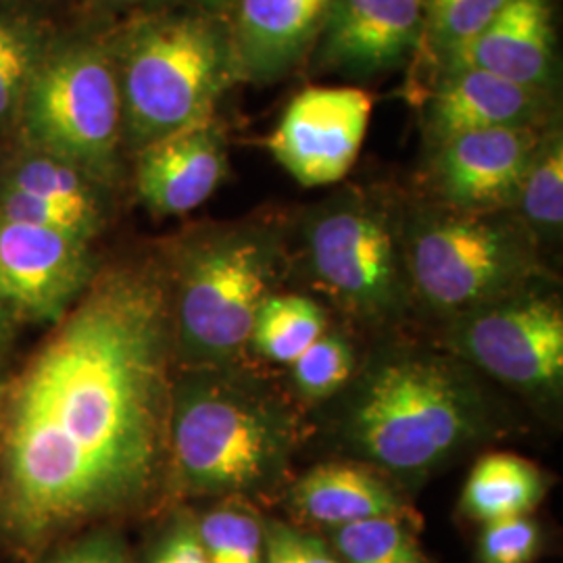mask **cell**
Masks as SVG:
<instances>
[{"label": "cell", "mask_w": 563, "mask_h": 563, "mask_svg": "<svg viewBox=\"0 0 563 563\" xmlns=\"http://www.w3.org/2000/svg\"><path fill=\"white\" fill-rule=\"evenodd\" d=\"M284 232L267 222L202 228L176 246L169 292L174 353L188 369H223L244 353L284 262Z\"/></svg>", "instance_id": "cell-4"}, {"label": "cell", "mask_w": 563, "mask_h": 563, "mask_svg": "<svg viewBox=\"0 0 563 563\" xmlns=\"http://www.w3.org/2000/svg\"><path fill=\"white\" fill-rule=\"evenodd\" d=\"M541 549V528L530 516L484 523L481 563H532Z\"/></svg>", "instance_id": "cell-29"}, {"label": "cell", "mask_w": 563, "mask_h": 563, "mask_svg": "<svg viewBox=\"0 0 563 563\" xmlns=\"http://www.w3.org/2000/svg\"><path fill=\"white\" fill-rule=\"evenodd\" d=\"M325 330V313L313 299L272 292L255 316L249 346L267 362L290 365Z\"/></svg>", "instance_id": "cell-22"}, {"label": "cell", "mask_w": 563, "mask_h": 563, "mask_svg": "<svg viewBox=\"0 0 563 563\" xmlns=\"http://www.w3.org/2000/svg\"><path fill=\"white\" fill-rule=\"evenodd\" d=\"M263 537L265 563H344L330 544L295 526L267 522Z\"/></svg>", "instance_id": "cell-30"}, {"label": "cell", "mask_w": 563, "mask_h": 563, "mask_svg": "<svg viewBox=\"0 0 563 563\" xmlns=\"http://www.w3.org/2000/svg\"><path fill=\"white\" fill-rule=\"evenodd\" d=\"M44 563H130V555L118 534L99 530L63 547Z\"/></svg>", "instance_id": "cell-31"}, {"label": "cell", "mask_w": 563, "mask_h": 563, "mask_svg": "<svg viewBox=\"0 0 563 563\" xmlns=\"http://www.w3.org/2000/svg\"><path fill=\"white\" fill-rule=\"evenodd\" d=\"M0 402H2V384H0Z\"/></svg>", "instance_id": "cell-36"}, {"label": "cell", "mask_w": 563, "mask_h": 563, "mask_svg": "<svg viewBox=\"0 0 563 563\" xmlns=\"http://www.w3.org/2000/svg\"><path fill=\"white\" fill-rule=\"evenodd\" d=\"M422 46V0H332L309 57L318 74L376 78L413 67Z\"/></svg>", "instance_id": "cell-13"}, {"label": "cell", "mask_w": 563, "mask_h": 563, "mask_svg": "<svg viewBox=\"0 0 563 563\" xmlns=\"http://www.w3.org/2000/svg\"><path fill=\"white\" fill-rule=\"evenodd\" d=\"M13 313L0 302V349L4 346V342L9 339V325H11Z\"/></svg>", "instance_id": "cell-35"}, {"label": "cell", "mask_w": 563, "mask_h": 563, "mask_svg": "<svg viewBox=\"0 0 563 563\" xmlns=\"http://www.w3.org/2000/svg\"><path fill=\"white\" fill-rule=\"evenodd\" d=\"M532 239L555 244L563 230V125L562 113L549 121L523 174L518 201L511 209Z\"/></svg>", "instance_id": "cell-20"}, {"label": "cell", "mask_w": 563, "mask_h": 563, "mask_svg": "<svg viewBox=\"0 0 563 563\" xmlns=\"http://www.w3.org/2000/svg\"><path fill=\"white\" fill-rule=\"evenodd\" d=\"M292 383L307 399H325L353 378L355 355L341 332H323L305 353L290 363Z\"/></svg>", "instance_id": "cell-27"}, {"label": "cell", "mask_w": 563, "mask_h": 563, "mask_svg": "<svg viewBox=\"0 0 563 563\" xmlns=\"http://www.w3.org/2000/svg\"><path fill=\"white\" fill-rule=\"evenodd\" d=\"M0 186L20 190L32 197H41L46 201L57 202L63 207L104 220V205L101 197L104 186L95 178H90L74 163L42 153L36 148H27L23 155L11 163Z\"/></svg>", "instance_id": "cell-23"}, {"label": "cell", "mask_w": 563, "mask_h": 563, "mask_svg": "<svg viewBox=\"0 0 563 563\" xmlns=\"http://www.w3.org/2000/svg\"><path fill=\"white\" fill-rule=\"evenodd\" d=\"M544 125L467 132L426 151L432 202L465 213L511 211Z\"/></svg>", "instance_id": "cell-11"}, {"label": "cell", "mask_w": 563, "mask_h": 563, "mask_svg": "<svg viewBox=\"0 0 563 563\" xmlns=\"http://www.w3.org/2000/svg\"><path fill=\"white\" fill-rule=\"evenodd\" d=\"M18 120L27 148L74 163L102 186L118 180L123 121L107 36H55Z\"/></svg>", "instance_id": "cell-8"}, {"label": "cell", "mask_w": 563, "mask_h": 563, "mask_svg": "<svg viewBox=\"0 0 563 563\" xmlns=\"http://www.w3.org/2000/svg\"><path fill=\"white\" fill-rule=\"evenodd\" d=\"M234 0H157L151 9H163V7H195L202 11H211V13H220L228 15L232 9Z\"/></svg>", "instance_id": "cell-33"}, {"label": "cell", "mask_w": 563, "mask_h": 563, "mask_svg": "<svg viewBox=\"0 0 563 563\" xmlns=\"http://www.w3.org/2000/svg\"><path fill=\"white\" fill-rule=\"evenodd\" d=\"M292 505L302 518L332 528L405 514L399 495L383 478L349 463L313 467L292 486Z\"/></svg>", "instance_id": "cell-18"}, {"label": "cell", "mask_w": 563, "mask_h": 563, "mask_svg": "<svg viewBox=\"0 0 563 563\" xmlns=\"http://www.w3.org/2000/svg\"><path fill=\"white\" fill-rule=\"evenodd\" d=\"M107 41L120 84L123 146L132 153L218 118L223 95L239 84L228 15L146 9Z\"/></svg>", "instance_id": "cell-2"}, {"label": "cell", "mask_w": 563, "mask_h": 563, "mask_svg": "<svg viewBox=\"0 0 563 563\" xmlns=\"http://www.w3.org/2000/svg\"><path fill=\"white\" fill-rule=\"evenodd\" d=\"M102 11L120 13V11H146L157 0H92Z\"/></svg>", "instance_id": "cell-34"}, {"label": "cell", "mask_w": 563, "mask_h": 563, "mask_svg": "<svg viewBox=\"0 0 563 563\" xmlns=\"http://www.w3.org/2000/svg\"><path fill=\"white\" fill-rule=\"evenodd\" d=\"M174 325L157 267L97 274L2 386L0 522L27 549L142 501L167 462Z\"/></svg>", "instance_id": "cell-1"}, {"label": "cell", "mask_w": 563, "mask_h": 563, "mask_svg": "<svg viewBox=\"0 0 563 563\" xmlns=\"http://www.w3.org/2000/svg\"><path fill=\"white\" fill-rule=\"evenodd\" d=\"M486 420L478 388L453 363L401 351L365 367L344 439L365 462L420 476L474 443Z\"/></svg>", "instance_id": "cell-3"}, {"label": "cell", "mask_w": 563, "mask_h": 563, "mask_svg": "<svg viewBox=\"0 0 563 563\" xmlns=\"http://www.w3.org/2000/svg\"><path fill=\"white\" fill-rule=\"evenodd\" d=\"M134 155L139 197L159 218L201 207L230 169L225 128L218 118L151 142Z\"/></svg>", "instance_id": "cell-15"}, {"label": "cell", "mask_w": 563, "mask_h": 563, "mask_svg": "<svg viewBox=\"0 0 563 563\" xmlns=\"http://www.w3.org/2000/svg\"><path fill=\"white\" fill-rule=\"evenodd\" d=\"M405 205L380 188L346 186L307 209L302 260L346 313L367 323L397 320L413 297L402 246Z\"/></svg>", "instance_id": "cell-7"}, {"label": "cell", "mask_w": 563, "mask_h": 563, "mask_svg": "<svg viewBox=\"0 0 563 563\" xmlns=\"http://www.w3.org/2000/svg\"><path fill=\"white\" fill-rule=\"evenodd\" d=\"M560 95L532 90L474 67H441L430 74L420 125L426 151L467 132L541 128L560 115Z\"/></svg>", "instance_id": "cell-14"}, {"label": "cell", "mask_w": 563, "mask_h": 563, "mask_svg": "<svg viewBox=\"0 0 563 563\" xmlns=\"http://www.w3.org/2000/svg\"><path fill=\"white\" fill-rule=\"evenodd\" d=\"M423 46L420 53L428 71L476 41L501 15L509 0H422Z\"/></svg>", "instance_id": "cell-24"}, {"label": "cell", "mask_w": 563, "mask_h": 563, "mask_svg": "<svg viewBox=\"0 0 563 563\" xmlns=\"http://www.w3.org/2000/svg\"><path fill=\"white\" fill-rule=\"evenodd\" d=\"M332 543L344 563H430L401 518H372L334 528Z\"/></svg>", "instance_id": "cell-25"}, {"label": "cell", "mask_w": 563, "mask_h": 563, "mask_svg": "<svg viewBox=\"0 0 563 563\" xmlns=\"http://www.w3.org/2000/svg\"><path fill=\"white\" fill-rule=\"evenodd\" d=\"M55 34L32 13L0 11V125L18 120L21 102Z\"/></svg>", "instance_id": "cell-21"}, {"label": "cell", "mask_w": 563, "mask_h": 563, "mask_svg": "<svg viewBox=\"0 0 563 563\" xmlns=\"http://www.w3.org/2000/svg\"><path fill=\"white\" fill-rule=\"evenodd\" d=\"M547 481L534 463L509 453L486 455L474 465L462 493V511L490 523L528 516L543 501Z\"/></svg>", "instance_id": "cell-19"}, {"label": "cell", "mask_w": 563, "mask_h": 563, "mask_svg": "<svg viewBox=\"0 0 563 563\" xmlns=\"http://www.w3.org/2000/svg\"><path fill=\"white\" fill-rule=\"evenodd\" d=\"M0 220L60 230L86 242L97 239L104 225L102 218H95L7 186H0Z\"/></svg>", "instance_id": "cell-28"}, {"label": "cell", "mask_w": 563, "mask_h": 563, "mask_svg": "<svg viewBox=\"0 0 563 563\" xmlns=\"http://www.w3.org/2000/svg\"><path fill=\"white\" fill-rule=\"evenodd\" d=\"M151 563H209L202 549L197 520L180 518L155 544Z\"/></svg>", "instance_id": "cell-32"}, {"label": "cell", "mask_w": 563, "mask_h": 563, "mask_svg": "<svg viewBox=\"0 0 563 563\" xmlns=\"http://www.w3.org/2000/svg\"><path fill=\"white\" fill-rule=\"evenodd\" d=\"M209 563H265L263 523L239 507H220L197 520Z\"/></svg>", "instance_id": "cell-26"}, {"label": "cell", "mask_w": 563, "mask_h": 563, "mask_svg": "<svg viewBox=\"0 0 563 563\" xmlns=\"http://www.w3.org/2000/svg\"><path fill=\"white\" fill-rule=\"evenodd\" d=\"M402 246L411 295L453 318L544 276L541 246L514 211L405 207Z\"/></svg>", "instance_id": "cell-6"}, {"label": "cell", "mask_w": 563, "mask_h": 563, "mask_svg": "<svg viewBox=\"0 0 563 563\" xmlns=\"http://www.w3.org/2000/svg\"><path fill=\"white\" fill-rule=\"evenodd\" d=\"M97 276L90 242L0 220V302L36 322H59Z\"/></svg>", "instance_id": "cell-12"}, {"label": "cell", "mask_w": 563, "mask_h": 563, "mask_svg": "<svg viewBox=\"0 0 563 563\" xmlns=\"http://www.w3.org/2000/svg\"><path fill=\"white\" fill-rule=\"evenodd\" d=\"M332 0H234L228 23L239 81L276 84L311 55Z\"/></svg>", "instance_id": "cell-16"}, {"label": "cell", "mask_w": 563, "mask_h": 563, "mask_svg": "<svg viewBox=\"0 0 563 563\" xmlns=\"http://www.w3.org/2000/svg\"><path fill=\"white\" fill-rule=\"evenodd\" d=\"M541 282L453 318L457 357L528 397H555L563 380V313Z\"/></svg>", "instance_id": "cell-9"}, {"label": "cell", "mask_w": 563, "mask_h": 563, "mask_svg": "<svg viewBox=\"0 0 563 563\" xmlns=\"http://www.w3.org/2000/svg\"><path fill=\"white\" fill-rule=\"evenodd\" d=\"M372 109L357 86H309L286 104L265 146L305 188L336 184L360 157Z\"/></svg>", "instance_id": "cell-10"}, {"label": "cell", "mask_w": 563, "mask_h": 563, "mask_svg": "<svg viewBox=\"0 0 563 563\" xmlns=\"http://www.w3.org/2000/svg\"><path fill=\"white\" fill-rule=\"evenodd\" d=\"M441 67H474L518 86L560 95L553 0H509L476 41L432 71Z\"/></svg>", "instance_id": "cell-17"}, {"label": "cell", "mask_w": 563, "mask_h": 563, "mask_svg": "<svg viewBox=\"0 0 563 563\" xmlns=\"http://www.w3.org/2000/svg\"><path fill=\"white\" fill-rule=\"evenodd\" d=\"M225 369H188L172 388L167 460L202 495L262 490L284 472L295 443L286 407Z\"/></svg>", "instance_id": "cell-5"}]
</instances>
